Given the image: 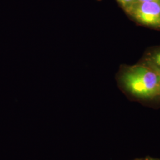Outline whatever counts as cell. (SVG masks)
Instances as JSON below:
<instances>
[{
	"mask_svg": "<svg viewBox=\"0 0 160 160\" xmlns=\"http://www.w3.org/2000/svg\"><path fill=\"white\" fill-rule=\"evenodd\" d=\"M122 82L133 95L141 98H151L160 92V75L143 66H135L125 71Z\"/></svg>",
	"mask_w": 160,
	"mask_h": 160,
	"instance_id": "6da1fadb",
	"label": "cell"
},
{
	"mask_svg": "<svg viewBox=\"0 0 160 160\" xmlns=\"http://www.w3.org/2000/svg\"><path fill=\"white\" fill-rule=\"evenodd\" d=\"M138 22L149 26L160 27V1L138 2L128 8Z\"/></svg>",
	"mask_w": 160,
	"mask_h": 160,
	"instance_id": "7a4b0ae2",
	"label": "cell"
},
{
	"mask_svg": "<svg viewBox=\"0 0 160 160\" xmlns=\"http://www.w3.org/2000/svg\"><path fill=\"white\" fill-rule=\"evenodd\" d=\"M152 61L157 66L160 68V51L155 53L152 57Z\"/></svg>",
	"mask_w": 160,
	"mask_h": 160,
	"instance_id": "3957f363",
	"label": "cell"
},
{
	"mask_svg": "<svg viewBox=\"0 0 160 160\" xmlns=\"http://www.w3.org/2000/svg\"><path fill=\"white\" fill-rule=\"evenodd\" d=\"M117 1L119 2H120V4H122V6L128 8L132 4H133V2L135 0H117Z\"/></svg>",
	"mask_w": 160,
	"mask_h": 160,
	"instance_id": "277c9868",
	"label": "cell"
},
{
	"mask_svg": "<svg viewBox=\"0 0 160 160\" xmlns=\"http://www.w3.org/2000/svg\"><path fill=\"white\" fill-rule=\"evenodd\" d=\"M138 2H148V1H160V0H137Z\"/></svg>",
	"mask_w": 160,
	"mask_h": 160,
	"instance_id": "5b68a950",
	"label": "cell"
},
{
	"mask_svg": "<svg viewBox=\"0 0 160 160\" xmlns=\"http://www.w3.org/2000/svg\"><path fill=\"white\" fill-rule=\"evenodd\" d=\"M157 70V72H158V74L160 75V68H159Z\"/></svg>",
	"mask_w": 160,
	"mask_h": 160,
	"instance_id": "8992f818",
	"label": "cell"
}]
</instances>
